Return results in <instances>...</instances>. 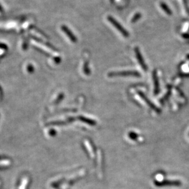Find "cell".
Wrapping results in <instances>:
<instances>
[{"label": "cell", "mask_w": 189, "mask_h": 189, "mask_svg": "<svg viewBox=\"0 0 189 189\" xmlns=\"http://www.w3.org/2000/svg\"><path fill=\"white\" fill-rule=\"evenodd\" d=\"M108 20L120 32L121 34H122L124 37H127L129 36V33H128L127 31H126L113 17H112L111 16H108Z\"/></svg>", "instance_id": "1"}, {"label": "cell", "mask_w": 189, "mask_h": 189, "mask_svg": "<svg viewBox=\"0 0 189 189\" xmlns=\"http://www.w3.org/2000/svg\"><path fill=\"white\" fill-rule=\"evenodd\" d=\"M110 76H134V77H140V74L135 71H127L122 72H111L110 74Z\"/></svg>", "instance_id": "2"}, {"label": "cell", "mask_w": 189, "mask_h": 189, "mask_svg": "<svg viewBox=\"0 0 189 189\" xmlns=\"http://www.w3.org/2000/svg\"><path fill=\"white\" fill-rule=\"evenodd\" d=\"M138 94H139V95L140 96V97L142 98L143 99V100L148 104V106H149L151 108H152L154 111H155L157 112H160V109H159L157 106H155L154 104L152 103L151 102H150L149 100L144 95L143 93H142V92H138Z\"/></svg>", "instance_id": "3"}, {"label": "cell", "mask_w": 189, "mask_h": 189, "mask_svg": "<svg viewBox=\"0 0 189 189\" xmlns=\"http://www.w3.org/2000/svg\"><path fill=\"white\" fill-rule=\"evenodd\" d=\"M135 52L137 58L138 62L140 64L141 67H142V68L143 69L144 71L147 70L148 69L147 66L146 65V64H145V63L144 62V60H143V58L142 57V55L140 53V52L139 51V49L138 48H135Z\"/></svg>", "instance_id": "4"}, {"label": "cell", "mask_w": 189, "mask_h": 189, "mask_svg": "<svg viewBox=\"0 0 189 189\" xmlns=\"http://www.w3.org/2000/svg\"><path fill=\"white\" fill-rule=\"evenodd\" d=\"M61 29H62L63 31L64 32V33L68 36V37H69L70 40L72 42H75L77 41V38L75 37V35L71 32V31L69 30L68 27H66L64 26V25H63V26L61 27Z\"/></svg>", "instance_id": "5"}, {"label": "cell", "mask_w": 189, "mask_h": 189, "mask_svg": "<svg viewBox=\"0 0 189 189\" xmlns=\"http://www.w3.org/2000/svg\"><path fill=\"white\" fill-rule=\"evenodd\" d=\"M153 79L154 83V93L155 94H157L159 92V84H158V80L157 75V72L154 71L153 73Z\"/></svg>", "instance_id": "6"}, {"label": "cell", "mask_w": 189, "mask_h": 189, "mask_svg": "<svg viewBox=\"0 0 189 189\" xmlns=\"http://www.w3.org/2000/svg\"><path fill=\"white\" fill-rule=\"evenodd\" d=\"M160 6L162 7V8L163 9V10L167 13L168 14V15H171L172 14V11H170V9L168 7V6L163 2H162L160 3Z\"/></svg>", "instance_id": "7"}, {"label": "cell", "mask_w": 189, "mask_h": 189, "mask_svg": "<svg viewBox=\"0 0 189 189\" xmlns=\"http://www.w3.org/2000/svg\"><path fill=\"white\" fill-rule=\"evenodd\" d=\"M129 137H130L131 139H135L136 138H137L138 135L137 134H136V133H135L132 132V133H130V134H129Z\"/></svg>", "instance_id": "8"}, {"label": "cell", "mask_w": 189, "mask_h": 189, "mask_svg": "<svg viewBox=\"0 0 189 189\" xmlns=\"http://www.w3.org/2000/svg\"><path fill=\"white\" fill-rule=\"evenodd\" d=\"M139 18H140V14H136V15L134 16V17L133 18V19L132 20V22H135L136 20H137Z\"/></svg>", "instance_id": "9"}]
</instances>
